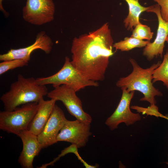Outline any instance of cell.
Instances as JSON below:
<instances>
[{
  "label": "cell",
  "mask_w": 168,
  "mask_h": 168,
  "mask_svg": "<svg viewBox=\"0 0 168 168\" xmlns=\"http://www.w3.org/2000/svg\"><path fill=\"white\" fill-rule=\"evenodd\" d=\"M114 41L108 23L88 33L73 38L71 63L87 80L102 81L114 53Z\"/></svg>",
  "instance_id": "1"
},
{
  "label": "cell",
  "mask_w": 168,
  "mask_h": 168,
  "mask_svg": "<svg viewBox=\"0 0 168 168\" xmlns=\"http://www.w3.org/2000/svg\"><path fill=\"white\" fill-rule=\"evenodd\" d=\"M161 81L168 90V50L164 54L162 62L153 71L152 83Z\"/></svg>",
  "instance_id": "17"
},
{
  "label": "cell",
  "mask_w": 168,
  "mask_h": 168,
  "mask_svg": "<svg viewBox=\"0 0 168 168\" xmlns=\"http://www.w3.org/2000/svg\"><path fill=\"white\" fill-rule=\"evenodd\" d=\"M150 42V40L144 41L131 36L126 37L123 40L114 44L113 48L121 51H127L135 48L145 47Z\"/></svg>",
  "instance_id": "16"
},
{
  "label": "cell",
  "mask_w": 168,
  "mask_h": 168,
  "mask_svg": "<svg viewBox=\"0 0 168 168\" xmlns=\"http://www.w3.org/2000/svg\"><path fill=\"white\" fill-rule=\"evenodd\" d=\"M67 120L63 110L55 104L43 130L37 136L43 148L57 142V136Z\"/></svg>",
  "instance_id": "12"
},
{
  "label": "cell",
  "mask_w": 168,
  "mask_h": 168,
  "mask_svg": "<svg viewBox=\"0 0 168 168\" xmlns=\"http://www.w3.org/2000/svg\"><path fill=\"white\" fill-rule=\"evenodd\" d=\"M48 92L46 86L38 84L36 79L26 78L19 74L17 81L11 84L9 90L2 94L0 99L4 110L11 111L21 105L38 102Z\"/></svg>",
  "instance_id": "2"
},
{
  "label": "cell",
  "mask_w": 168,
  "mask_h": 168,
  "mask_svg": "<svg viewBox=\"0 0 168 168\" xmlns=\"http://www.w3.org/2000/svg\"><path fill=\"white\" fill-rule=\"evenodd\" d=\"M127 3L129 12L124 21V27L128 30H133V28L139 23V16L142 12L147 11L150 6L144 7L140 4L139 0H124Z\"/></svg>",
  "instance_id": "15"
},
{
  "label": "cell",
  "mask_w": 168,
  "mask_h": 168,
  "mask_svg": "<svg viewBox=\"0 0 168 168\" xmlns=\"http://www.w3.org/2000/svg\"><path fill=\"white\" fill-rule=\"evenodd\" d=\"M55 9L53 0H26L22 17L30 24L41 26L54 20Z\"/></svg>",
  "instance_id": "7"
},
{
  "label": "cell",
  "mask_w": 168,
  "mask_h": 168,
  "mask_svg": "<svg viewBox=\"0 0 168 168\" xmlns=\"http://www.w3.org/2000/svg\"><path fill=\"white\" fill-rule=\"evenodd\" d=\"M91 123L78 119L67 120L57 137V142L64 141L75 144L78 148L85 146L89 136Z\"/></svg>",
  "instance_id": "9"
},
{
  "label": "cell",
  "mask_w": 168,
  "mask_h": 168,
  "mask_svg": "<svg viewBox=\"0 0 168 168\" xmlns=\"http://www.w3.org/2000/svg\"><path fill=\"white\" fill-rule=\"evenodd\" d=\"M53 43L50 37L44 31L37 35L35 42L27 47L18 49H11L6 53L0 55L2 61L14 59H21L29 61L31 53L35 50L40 49L46 54L51 52Z\"/></svg>",
  "instance_id": "10"
},
{
  "label": "cell",
  "mask_w": 168,
  "mask_h": 168,
  "mask_svg": "<svg viewBox=\"0 0 168 168\" xmlns=\"http://www.w3.org/2000/svg\"><path fill=\"white\" fill-rule=\"evenodd\" d=\"M56 101L52 99L46 100L44 98L40 100L38 102L37 112L27 130L38 136L42 131L48 120Z\"/></svg>",
  "instance_id": "14"
},
{
  "label": "cell",
  "mask_w": 168,
  "mask_h": 168,
  "mask_svg": "<svg viewBox=\"0 0 168 168\" xmlns=\"http://www.w3.org/2000/svg\"><path fill=\"white\" fill-rule=\"evenodd\" d=\"M121 89L122 94L120 102L114 111L105 122V125L112 131L117 128L121 123H124L128 126L141 119L140 114L133 113L130 108V102L135 91L129 92L124 88Z\"/></svg>",
  "instance_id": "8"
},
{
  "label": "cell",
  "mask_w": 168,
  "mask_h": 168,
  "mask_svg": "<svg viewBox=\"0 0 168 168\" xmlns=\"http://www.w3.org/2000/svg\"><path fill=\"white\" fill-rule=\"evenodd\" d=\"M72 88L65 85L54 88L49 92L47 97L50 99L61 101L68 112L80 121L91 123V116L83 110L82 101Z\"/></svg>",
  "instance_id": "6"
},
{
  "label": "cell",
  "mask_w": 168,
  "mask_h": 168,
  "mask_svg": "<svg viewBox=\"0 0 168 168\" xmlns=\"http://www.w3.org/2000/svg\"><path fill=\"white\" fill-rule=\"evenodd\" d=\"M160 7L161 16L162 19L168 22V0H153Z\"/></svg>",
  "instance_id": "20"
},
{
  "label": "cell",
  "mask_w": 168,
  "mask_h": 168,
  "mask_svg": "<svg viewBox=\"0 0 168 168\" xmlns=\"http://www.w3.org/2000/svg\"><path fill=\"white\" fill-rule=\"evenodd\" d=\"M153 34L149 27L140 22L134 28L131 37L141 40H150L152 38Z\"/></svg>",
  "instance_id": "18"
},
{
  "label": "cell",
  "mask_w": 168,
  "mask_h": 168,
  "mask_svg": "<svg viewBox=\"0 0 168 168\" xmlns=\"http://www.w3.org/2000/svg\"><path fill=\"white\" fill-rule=\"evenodd\" d=\"M166 163L168 165V162H166Z\"/></svg>",
  "instance_id": "24"
},
{
  "label": "cell",
  "mask_w": 168,
  "mask_h": 168,
  "mask_svg": "<svg viewBox=\"0 0 168 168\" xmlns=\"http://www.w3.org/2000/svg\"><path fill=\"white\" fill-rule=\"evenodd\" d=\"M28 62L27 60L21 59L2 61L0 63V75H2L9 70L27 66Z\"/></svg>",
  "instance_id": "19"
},
{
  "label": "cell",
  "mask_w": 168,
  "mask_h": 168,
  "mask_svg": "<svg viewBox=\"0 0 168 168\" xmlns=\"http://www.w3.org/2000/svg\"><path fill=\"white\" fill-rule=\"evenodd\" d=\"M36 80L40 85L52 84L54 88L62 85H66L76 92L87 86H99L98 82L87 80L83 77L67 56L65 57L63 67L57 73L49 77L37 78Z\"/></svg>",
  "instance_id": "4"
},
{
  "label": "cell",
  "mask_w": 168,
  "mask_h": 168,
  "mask_svg": "<svg viewBox=\"0 0 168 168\" xmlns=\"http://www.w3.org/2000/svg\"><path fill=\"white\" fill-rule=\"evenodd\" d=\"M166 41L167 43H168V36L167 37L166 39Z\"/></svg>",
  "instance_id": "23"
},
{
  "label": "cell",
  "mask_w": 168,
  "mask_h": 168,
  "mask_svg": "<svg viewBox=\"0 0 168 168\" xmlns=\"http://www.w3.org/2000/svg\"><path fill=\"white\" fill-rule=\"evenodd\" d=\"M165 119L168 120V114H166V115H165Z\"/></svg>",
  "instance_id": "22"
},
{
  "label": "cell",
  "mask_w": 168,
  "mask_h": 168,
  "mask_svg": "<svg viewBox=\"0 0 168 168\" xmlns=\"http://www.w3.org/2000/svg\"><path fill=\"white\" fill-rule=\"evenodd\" d=\"M129 60L133 68V71L128 76L120 78L116 83V86L124 88L129 92L135 91H140L144 96L140 101H147L151 105H155L156 102L155 97L161 96L163 94L153 85V73L161 62L158 61L150 67L144 69L139 66L135 59L130 58Z\"/></svg>",
  "instance_id": "3"
},
{
  "label": "cell",
  "mask_w": 168,
  "mask_h": 168,
  "mask_svg": "<svg viewBox=\"0 0 168 168\" xmlns=\"http://www.w3.org/2000/svg\"><path fill=\"white\" fill-rule=\"evenodd\" d=\"M3 0H0V10L3 12L4 14L6 16H8V14L7 12L4 9L2 5V2Z\"/></svg>",
  "instance_id": "21"
},
{
  "label": "cell",
  "mask_w": 168,
  "mask_h": 168,
  "mask_svg": "<svg viewBox=\"0 0 168 168\" xmlns=\"http://www.w3.org/2000/svg\"><path fill=\"white\" fill-rule=\"evenodd\" d=\"M38 107V102H32L18 106L12 111H1L0 129L18 136L21 131L28 129Z\"/></svg>",
  "instance_id": "5"
},
{
  "label": "cell",
  "mask_w": 168,
  "mask_h": 168,
  "mask_svg": "<svg viewBox=\"0 0 168 168\" xmlns=\"http://www.w3.org/2000/svg\"><path fill=\"white\" fill-rule=\"evenodd\" d=\"M146 12L155 13L157 16L158 22L155 40L153 42L148 43L143 50V55L150 61L155 57H163L165 43L168 36V22L165 21L162 18L160 7L158 4L150 6V8Z\"/></svg>",
  "instance_id": "11"
},
{
  "label": "cell",
  "mask_w": 168,
  "mask_h": 168,
  "mask_svg": "<svg viewBox=\"0 0 168 168\" xmlns=\"http://www.w3.org/2000/svg\"><path fill=\"white\" fill-rule=\"evenodd\" d=\"M18 137L22 141L23 148L18 162L23 168H33L35 157L43 148L37 136L28 130H26L21 131Z\"/></svg>",
  "instance_id": "13"
}]
</instances>
